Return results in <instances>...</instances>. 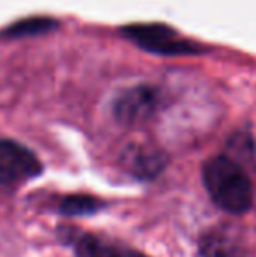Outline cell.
<instances>
[{
	"instance_id": "5",
	"label": "cell",
	"mask_w": 256,
	"mask_h": 257,
	"mask_svg": "<svg viewBox=\"0 0 256 257\" xmlns=\"http://www.w3.org/2000/svg\"><path fill=\"white\" fill-rule=\"evenodd\" d=\"M77 254L81 257H144L135 250L123 248L120 245L107 243V241H102L93 236H86L82 240H79Z\"/></svg>"
},
{
	"instance_id": "1",
	"label": "cell",
	"mask_w": 256,
	"mask_h": 257,
	"mask_svg": "<svg viewBox=\"0 0 256 257\" xmlns=\"http://www.w3.org/2000/svg\"><path fill=\"white\" fill-rule=\"evenodd\" d=\"M204 184L211 200L230 213H244L253 203V186L240 165L226 156L209 159L204 165Z\"/></svg>"
},
{
	"instance_id": "3",
	"label": "cell",
	"mask_w": 256,
	"mask_h": 257,
	"mask_svg": "<svg viewBox=\"0 0 256 257\" xmlns=\"http://www.w3.org/2000/svg\"><path fill=\"white\" fill-rule=\"evenodd\" d=\"M41 172V163L27 147L0 140V186L18 184Z\"/></svg>"
},
{
	"instance_id": "2",
	"label": "cell",
	"mask_w": 256,
	"mask_h": 257,
	"mask_svg": "<svg viewBox=\"0 0 256 257\" xmlns=\"http://www.w3.org/2000/svg\"><path fill=\"white\" fill-rule=\"evenodd\" d=\"M125 35L137 42V46L158 54H190L197 53L198 48L192 42L181 39L172 28L161 25H133L123 28Z\"/></svg>"
},
{
	"instance_id": "7",
	"label": "cell",
	"mask_w": 256,
	"mask_h": 257,
	"mask_svg": "<svg viewBox=\"0 0 256 257\" xmlns=\"http://www.w3.org/2000/svg\"><path fill=\"white\" fill-rule=\"evenodd\" d=\"M99 206H100L99 201L90 196H68V198H65V200H62V203H60L62 212L68 213V215L92 213V212H95Z\"/></svg>"
},
{
	"instance_id": "4",
	"label": "cell",
	"mask_w": 256,
	"mask_h": 257,
	"mask_svg": "<svg viewBox=\"0 0 256 257\" xmlns=\"http://www.w3.org/2000/svg\"><path fill=\"white\" fill-rule=\"evenodd\" d=\"M160 103V93L158 89L149 86H139L121 95L114 107V114L125 124H137L156 112Z\"/></svg>"
},
{
	"instance_id": "6",
	"label": "cell",
	"mask_w": 256,
	"mask_h": 257,
	"mask_svg": "<svg viewBox=\"0 0 256 257\" xmlns=\"http://www.w3.org/2000/svg\"><path fill=\"white\" fill-rule=\"evenodd\" d=\"M202 254L204 257H242L240 247L235 240L226 234L212 233L202 241Z\"/></svg>"
}]
</instances>
